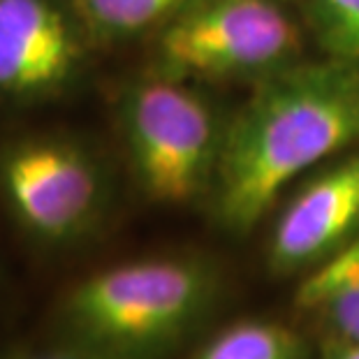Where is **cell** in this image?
Instances as JSON below:
<instances>
[{"mask_svg":"<svg viewBox=\"0 0 359 359\" xmlns=\"http://www.w3.org/2000/svg\"><path fill=\"white\" fill-rule=\"evenodd\" d=\"M0 202L40 248L79 246L111 209L104 160L77 137L30 133L0 144Z\"/></svg>","mask_w":359,"mask_h":359,"instance_id":"5","label":"cell"},{"mask_svg":"<svg viewBox=\"0 0 359 359\" xmlns=\"http://www.w3.org/2000/svg\"><path fill=\"white\" fill-rule=\"evenodd\" d=\"M325 359H359V343L330 339Z\"/></svg>","mask_w":359,"mask_h":359,"instance_id":"13","label":"cell"},{"mask_svg":"<svg viewBox=\"0 0 359 359\" xmlns=\"http://www.w3.org/2000/svg\"><path fill=\"white\" fill-rule=\"evenodd\" d=\"M195 359H304V343L273 320H241L218 332Z\"/></svg>","mask_w":359,"mask_h":359,"instance_id":"11","label":"cell"},{"mask_svg":"<svg viewBox=\"0 0 359 359\" xmlns=\"http://www.w3.org/2000/svg\"><path fill=\"white\" fill-rule=\"evenodd\" d=\"M95 47L154 37L190 0H72Z\"/></svg>","mask_w":359,"mask_h":359,"instance_id":"9","label":"cell"},{"mask_svg":"<svg viewBox=\"0 0 359 359\" xmlns=\"http://www.w3.org/2000/svg\"><path fill=\"white\" fill-rule=\"evenodd\" d=\"M359 147V72L304 58L250 86L227 116L206 202L220 230L248 234L290 183Z\"/></svg>","mask_w":359,"mask_h":359,"instance_id":"1","label":"cell"},{"mask_svg":"<svg viewBox=\"0 0 359 359\" xmlns=\"http://www.w3.org/2000/svg\"><path fill=\"white\" fill-rule=\"evenodd\" d=\"M0 359H118V357L97 353V350H90L83 346H74V343H67V341L51 339L47 346H42V348H21V350H14V353L0 355Z\"/></svg>","mask_w":359,"mask_h":359,"instance_id":"12","label":"cell"},{"mask_svg":"<svg viewBox=\"0 0 359 359\" xmlns=\"http://www.w3.org/2000/svg\"><path fill=\"white\" fill-rule=\"evenodd\" d=\"M294 302L327 327L330 339L359 343V234L309 271Z\"/></svg>","mask_w":359,"mask_h":359,"instance_id":"8","label":"cell"},{"mask_svg":"<svg viewBox=\"0 0 359 359\" xmlns=\"http://www.w3.org/2000/svg\"><path fill=\"white\" fill-rule=\"evenodd\" d=\"M220 276L197 255H149L77 280L53 309L51 330L118 359H160L209 316Z\"/></svg>","mask_w":359,"mask_h":359,"instance_id":"2","label":"cell"},{"mask_svg":"<svg viewBox=\"0 0 359 359\" xmlns=\"http://www.w3.org/2000/svg\"><path fill=\"white\" fill-rule=\"evenodd\" d=\"M320 56L359 72V0H290Z\"/></svg>","mask_w":359,"mask_h":359,"instance_id":"10","label":"cell"},{"mask_svg":"<svg viewBox=\"0 0 359 359\" xmlns=\"http://www.w3.org/2000/svg\"><path fill=\"white\" fill-rule=\"evenodd\" d=\"M95 49L72 0H0V107L67 95Z\"/></svg>","mask_w":359,"mask_h":359,"instance_id":"6","label":"cell"},{"mask_svg":"<svg viewBox=\"0 0 359 359\" xmlns=\"http://www.w3.org/2000/svg\"><path fill=\"white\" fill-rule=\"evenodd\" d=\"M359 234V147L332 158L283 204L266 264L278 276L313 271Z\"/></svg>","mask_w":359,"mask_h":359,"instance_id":"7","label":"cell"},{"mask_svg":"<svg viewBox=\"0 0 359 359\" xmlns=\"http://www.w3.org/2000/svg\"><path fill=\"white\" fill-rule=\"evenodd\" d=\"M116 118L128 167L151 204L206 202L227 116L197 83L147 72L121 88Z\"/></svg>","mask_w":359,"mask_h":359,"instance_id":"3","label":"cell"},{"mask_svg":"<svg viewBox=\"0 0 359 359\" xmlns=\"http://www.w3.org/2000/svg\"><path fill=\"white\" fill-rule=\"evenodd\" d=\"M290 0H190L151 37L149 72L188 83H253L306 56Z\"/></svg>","mask_w":359,"mask_h":359,"instance_id":"4","label":"cell"}]
</instances>
